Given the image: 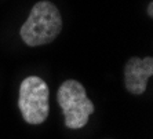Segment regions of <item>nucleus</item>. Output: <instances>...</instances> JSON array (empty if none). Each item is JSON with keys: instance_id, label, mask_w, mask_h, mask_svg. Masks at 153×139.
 <instances>
[{"instance_id": "1", "label": "nucleus", "mask_w": 153, "mask_h": 139, "mask_svg": "<svg viewBox=\"0 0 153 139\" xmlns=\"http://www.w3.org/2000/svg\"><path fill=\"white\" fill-rule=\"evenodd\" d=\"M62 30V17L51 1H37L30 10L28 19L21 26L19 35L24 43L37 47L51 43Z\"/></svg>"}, {"instance_id": "2", "label": "nucleus", "mask_w": 153, "mask_h": 139, "mask_svg": "<svg viewBox=\"0 0 153 139\" xmlns=\"http://www.w3.org/2000/svg\"><path fill=\"white\" fill-rule=\"evenodd\" d=\"M57 99L62 109L65 125L69 129L83 128L94 113V104L87 98L85 88L77 80H66L61 84Z\"/></svg>"}, {"instance_id": "3", "label": "nucleus", "mask_w": 153, "mask_h": 139, "mask_svg": "<svg viewBox=\"0 0 153 139\" xmlns=\"http://www.w3.org/2000/svg\"><path fill=\"white\" fill-rule=\"evenodd\" d=\"M48 95L47 83L37 76H29L21 83L18 107L28 124L39 125L46 121L50 112Z\"/></svg>"}, {"instance_id": "4", "label": "nucleus", "mask_w": 153, "mask_h": 139, "mask_svg": "<svg viewBox=\"0 0 153 139\" xmlns=\"http://www.w3.org/2000/svg\"><path fill=\"white\" fill-rule=\"evenodd\" d=\"M153 76V58H137L128 59L124 66V84L128 92L141 95L145 92L148 80Z\"/></svg>"}, {"instance_id": "5", "label": "nucleus", "mask_w": 153, "mask_h": 139, "mask_svg": "<svg viewBox=\"0 0 153 139\" xmlns=\"http://www.w3.org/2000/svg\"><path fill=\"white\" fill-rule=\"evenodd\" d=\"M148 13H149V15L152 17L153 14V10H152V3H149V7H148Z\"/></svg>"}]
</instances>
